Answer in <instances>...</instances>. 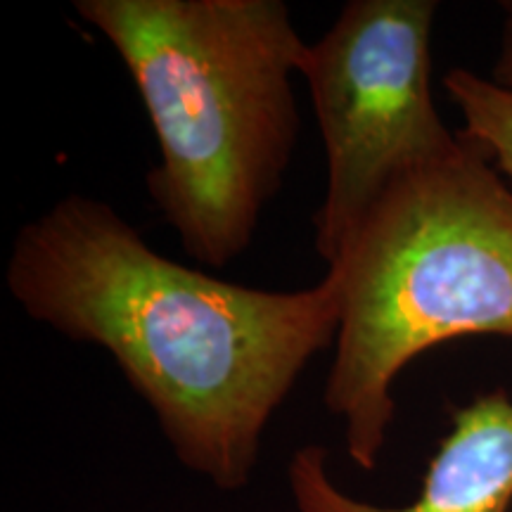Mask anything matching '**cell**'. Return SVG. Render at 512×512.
<instances>
[{
    "label": "cell",
    "instance_id": "7",
    "mask_svg": "<svg viewBox=\"0 0 512 512\" xmlns=\"http://www.w3.org/2000/svg\"><path fill=\"white\" fill-rule=\"evenodd\" d=\"M503 8V27H501V46H498V55L491 69L489 79L512 91V0L501 5Z\"/></svg>",
    "mask_w": 512,
    "mask_h": 512
},
{
    "label": "cell",
    "instance_id": "4",
    "mask_svg": "<svg viewBox=\"0 0 512 512\" xmlns=\"http://www.w3.org/2000/svg\"><path fill=\"white\" fill-rule=\"evenodd\" d=\"M437 10V0H349L306 48L299 74L328 169L313 245L328 266L389 185L463 140L448 131L434 105Z\"/></svg>",
    "mask_w": 512,
    "mask_h": 512
},
{
    "label": "cell",
    "instance_id": "2",
    "mask_svg": "<svg viewBox=\"0 0 512 512\" xmlns=\"http://www.w3.org/2000/svg\"><path fill=\"white\" fill-rule=\"evenodd\" d=\"M136 83L157 138L147 192L192 261L254 242L299 138L306 48L283 0H76Z\"/></svg>",
    "mask_w": 512,
    "mask_h": 512
},
{
    "label": "cell",
    "instance_id": "6",
    "mask_svg": "<svg viewBox=\"0 0 512 512\" xmlns=\"http://www.w3.org/2000/svg\"><path fill=\"white\" fill-rule=\"evenodd\" d=\"M444 86L463 117V136L512 181V91L465 67L451 69Z\"/></svg>",
    "mask_w": 512,
    "mask_h": 512
},
{
    "label": "cell",
    "instance_id": "5",
    "mask_svg": "<svg viewBox=\"0 0 512 512\" xmlns=\"http://www.w3.org/2000/svg\"><path fill=\"white\" fill-rule=\"evenodd\" d=\"M287 484L297 512H510L512 396L494 389L451 413V430L430 460L418 498L403 508L358 501L339 489L320 444L294 453Z\"/></svg>",
    "mask_w": 512,
    "mask_h": 512
},
{
    "label": "cell",
    "instance_id": "3",
    "mask_svg": "<svg viewBox=\"0 0 512 512\" xmlns=\"http://www.w3.org/2000/svg\"><path fill=\"white\" fill-rule=\"evenodd\" d=\"M460 138L389 185L328 266L339 325L323 401L363 472L380 463L408 363L460 337L512 342V188Z\"/></svg>",
    "mask_w": 512,
    "mask_h": 512
},
{
    "label": "cell",
    "instance_id": "1",
    "mask_svg": "<svg viewBox=\"0 0 512 512\" xmlns=\"http://www.w3.org/2000/svg\"><path fill=\"white\" fill-rule=\"evenodd\" d=\"M5 285L31 320L105 349L178 463L221 491L249 484L268 422L339 325L328 273L294 292L228 283L76 192L19 228Z\"/></svg>",
    "mask_w": 512,
    "mask_h": 512
}]
</instances>
